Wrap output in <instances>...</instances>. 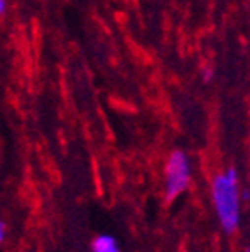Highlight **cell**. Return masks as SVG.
<instances>
[{
  "label": "cell",
  "instance_id": "cell-6",
  "mask_svg": "<svg viewBox=\"0 0 250 252\" xmlns=\"http://www.w3.org/2000/svg\"><path fill=\"white\" fill-rule=\"evenodd\" d=\"M245 252H250V251H245Z\"/></svg>",
  "mask_w": 250,
  "mask_h": 252
},
{
  "label": "cell",
  "instance_id": "cell-1",
  "mask_svg": "<svg viewBox=\"0 0 250 252\" xmlns=\"http://www.w3.org/2000/svg\"><path fill=\"white\" fill-rule=\"evenodd\" d=\"M212 201L222 229L226 233H235L240 224V203H242L238 173L235 168H227L226 172L214 175Z\"/></svg>",
  "mask_w": 250,
  "mask_h": 252
},
{
  "label": "cell",
  "instance_id": "cell-2",
  "mask_svg": "<svg viewBox=\"0 0 250 252\" xmlns=\"http://www.w3.org/2000/svg\"><path fill=\"white\" fill-rule=\"evenodd\" d=\"M191 184V161L184 151H173L164 163V196L175 200Z\"/></svg>",
  "mask_w": 250,
  "mask_h": 252
},
{
  "label": "cell",
  "instance_id": "cell-5",
  "mask_svg": "<svg viewBox=\"0 0 250 252\" xmlns=\"http://www.w3.org/2000/svg\"><path fill=\"white\" fill-rule=\"evenodd\" d=\"M0 14H5V0H0Z\"/></svg>",
  "mask_w": 250,
  "mask_h": 252
},
{
  "label": "cell",
  "instance_id": "cell-3",
  "mask_svg": "<svg viewBox=\"0 0 250 252\" xmlns=\"http://www.w3.org/2000/svg\"><path fill=\"white\" fill-rule=\"evenodd\" d=\"M91 252H121L116 238L110 235H98L91 244Z\"/></svg>",
  "mask_w": 250,
  "mask_h": 252
},
{
  "label": "cell",
  "instance_id": "cell-4",
  "mask_svg": "<svg viewBox=\"0 0 250 252\" xmlns=\"http://www.w3.org/2000/svg\"><path fill=\"white\" fill-rule=\"evenodd\" d=\"M5 240V222H2L0 224V242Z\"/></svg>",
  "mask_w": 250,
  "mask_h": 252
}]
</instances>
